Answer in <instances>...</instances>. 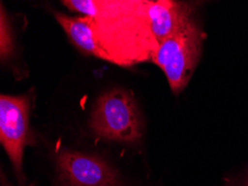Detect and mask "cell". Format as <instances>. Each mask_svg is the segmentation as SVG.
<instances>
[{
	"label": "cell",
	"mask_w": 248,
	"mask_h": 186,
	"mask_svg": "<svg viewBox=\"0 0 248 186\" xmlns=\"http://www.w3.org/2000/svg\"><path fill=\"white\" fill-rule=\"evenodd\" d=\"M54 16L58 24L65 30L71 43L85 54L110 63L109 57L101 49L93 37L89 17H70L68 15L54 11Z\"/></svg>",
	"instance_id": "8992f818"
},
{
	"label": "cell",
	"mask_w": 248,
	"mask_h": 186,
	"mask_svg": "<svg viewBox=\"0 0 248 186\" xmlns=\"http://www.w3.org/2000/svg\"><path fill=\"white\" fill-rule=\"evenodd\" d=\"M63 6L89 17L93 37L120 67L153 62L158 43L153 32L150 0H63Z\"/></svg>",
	"instance_id": "6da1fadb"
},
{
	"label": "cell",
	"mask_w": 248,
	"mask_h": 186,
	"mask_svg": "<svg viewBox=\"0 0 248 186\" xmlns=\"http://www.w3.org/2000/svg\"><path fill=\"white\" fill-rule=\"evenodd\" d=\"M59 181L62 186H119L114 168L95 155L63 150L57 157Z\"/></svg>",
	"instance_id": "5b68a950"
},
{
	"label": "cell",
	"mask_w": 248,
	"mask_h": 186,
	"mask_svg": "<svg viewBox=\"0 0 248 186\" xmlns=\"http://www.w3.org/2000/svg\"><path fill=\"white\" fill-rule=\"evenodd\" d=\"M31 101V92L19 96L3 94L0 96V143L13 163L19 184L25 181L22 173L25 147L33 144L29 128Z\"/></svg>",
	"instance_id": "277c9868"
},
{
	"label": "cell",
	"mask_w": 248,
	"mask_h": 186,
	"mask_svg": "<svg viewBox=\"0 0 248 186\" xmlns=\"http://www.w3.org/2000/svg\"><path fill=\"white\" fill-rule=\"evenodd\" d=\"M29 186H35V185H33V184H31V185H29Z\"/></svg>",
	"instance_id": "ba28073f"
},
{
	"label": "cell",
	"mask_w": 248,
	"mask_h": 186,
	"mask_svg": "<svg viewBox=\"0 0 248 186\" xmlns=\"http://www.w3.org/2000/svg\"><path fill=\"white\" fill-rule=\"evenodd\" d=\"M1 43H0V55H1V60H9L13 58L15 54V39L13 29L10 27L9 20L7 18V15L3 9V6L1 5Z\"/></svg>",
	"instance_id": "52a82bcc"
},
{
	"label": "cell",
	"mask_w": 248,
	"mask_h": 186,
	"mask_svg": "<svg viewBox=\"0 0 248 186\" xmlns=\"http://www.w3.org/2000/svg\"><path fill=\"white\" fill-rule=\"evenodd\" d=\"M204 39L205 34L194 15L157 49L153 63L164 71L175 95L188 85L201 59Z\"/></svg>",
	"instance_id": "7a4b0ae2"
},
{
	"label": "cell",
	"mask_w": 248,
	"mask_h": 186,
	"mask_svg": "<svg viewBox=\"0 0 248 186\" xmlns=\"http://www.w3.org/2000/svg\"><path fill=\"white\" fill-rule=\"evenodd\" d=\"M89 127L98 137L135 143L141 137L140 115L133 95L112 89L101 95L93 106Z\"/></svg>",
	"instance_id": "3957f363"
}]
</instances>
